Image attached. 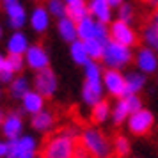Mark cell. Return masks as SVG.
Segmentation results:
<instances>
[{
    "label": "cell",
    "instance_id": "obj_4",
    "mask_svg": "<svg viewBox=\"0 0 158 158\" xmlns=\"http://www.w3.org/2000/svg\"><path fill=\"white\" fill-rule=\"evenodd\" d=\"M155 124V117L151 114L149 110L146 108H140L139 112L130 115V121H128V128L133 135H139V137H144L148 135Z\"/></svg>",
    "mask_w": 158,
    "mask_h": 158
},
{
    "label": "cell",
    "instance_id": "obj_11",
    "mask_svg": "<svg viewBox=\"0 0 158 158\" xmlns=\"http://www.w3.org/2000/svg\"><path fill=\"white\" fill-rule=\"evenodd\" d=\"M82 94H84L85 103H89V105L94 107L96 103H100L101 101V84H100V80H87L85 78Z\"/></svg>",
    "mask_w": 158,
    "mask_h": 158
},
{
    "label": "cell",
    "instance_id": "obj_13",
    "mask_svg": "<svg viewBox=\"0 0 158 158\" xmlns=\"http://www.w3.org/2000/svg\"><path fill=\"white\" fill-rule=\"evenodd\" d=\"M89 13L98 18V22L108 23L110 22V4L108 0H91L89 4Z\"/></svg>",
    "mask_w": 158,
    "mask_h": 158
},
{
    "label": "cell",
    "instance_id": "obj_8",
    "mask_svg": "<svg viewBox=\"0 0 158 158\" xmlns=\"http://www.w3.org/2000/svg\"><path fill=\"white\" fill-rule=\"evenodd\" d=\"M103 80L112 96H115V98L126 96V78H123V75L117 69H107L103 73Z\"/></svg>",
    "mask_w": 158,
    "mask_h": 158
},
{
    "label": "cell",
    "instance_id": "obj_17",
    "mask_svg": "<svg viewBox=\"0 0 158 158\" xmlns=\"http://www.w3.org/2000/svg\"><path fill=\"white\" fill-rule=\"evenodd\" d=\"M20 131H22V117L16 112H11L4 121V133L11 140V139H18Z\"/></svg>",
    "mask_w": 158,
    "mask_h": 158
},
{
    "label": "cell",
    "instance_id": "obj_19",
    "mask_svg": "<svg viewBox=\"0 0 158 158\" xmlns=\"http://www.w3.org/2000/svg\"><path fill=\"white\" fill-rule=\"evenodd\" d=\"M94 29H96V22H93V18H84L82 22L77 23V32H78L80 41H87L94 37Z\"/></svg>",
    "mask_w": 158,
    "mask_h": 158
},
{
    "label": "cell",
    "instance_id": "obj_14",
    "mask_svg": "<svg viewBox=\"0 0 158 158\" xmlns=\"http://www.w3.org/2000/svg\"><path fill=\"white\" fill-rule=\"evenodd\" d=\"M137 64L139 68L146 73H153L158 68V60L156 55L149 50V48H140L139 50V55H137Z\"/></svg>",
    "mask_w": 158,
    "mask_h": 158
},
{
    "label": "cell",
    "instance_id": "obj_12",
    "mask_svg": "<svg viewBox=\"0 0 158 158\" xmlns=\"http://www.w3.org/2000/svg\"><path fill=\"white\" fill-rule=\"evenodd\" d=\"M27 50H29L27 36L20 30L13 32V36L9 37L7 41V52L9 53H16V55H23V53H27Z\"/></svg>",
    "mask_w": 158,
    "mask_h": 158
},
{
    "label": "cell",
    "instance_id": "obj_7",
    "mask_svg": "<svg viewBox=\"0 0 158 158\" xmlns=\"http://www.w3.org/2000/svg\"><path fill=\"white\" fill-rule=\"evenodd\" d=\"M6 15H7V22L15 30H20L27 22V13L25 7L20 4V0H2Z\"/></svg>",
    "mask_w": 158,
    "mask_h": 158
},
{
    "label": "cell",
    "instance_id": "obj_24",
    "mask_svg": "<svg viewBox=\"0 0 158 158\" xmlns=\"http://www.w3.org/2000/svg\"><path fill=\"white\" fill-rule=\"evenodd\" d=\"M36 144L30 137L18 139V158H34Z\"/></svg>",
    "mask_w": 158,
    "mask_h": 158
},
{
    "label": "cell",
    "instance_id": "obj_25",
    "mask_svg": "<svg viewBox=\"0 0 158 158\" xmlns=\"http://www.w3.org/2000/svg\"><path fill=\"white\" fill-rule=\"evenodd\" d=\"M130 153V142L128 139L121 133H115L114 137V156L115 158H124Z\"/></svg>",
    "mask_w": 158,
    "mask_h": 158
},
{
    "label": "cell",
    "instance_id": "obj_37",
    "mask_svg": "<svg viewBox=\"0 0 158 158\" xmlns=\"http://www.w3.org/2000/svg\"><path fill=\"white\" fill-rule=\"evenodd\" d=\"M7 146H9L7 158H18V139H11Z\"/></svg>",
    "mask_w": 158,
    "mask_h": 158
},
{
    "label": "cell",
    "instance_id": "obj_15",
    "mask_svg": "<svg viewBox=\"0 0 158 158\" xmlns=\"http://www.w3.org/2000/svg\"><path fill=\"white\" fill-rule=\"evenodd\" d=\"M89 15H91V13H89V6H87L84 0H77V2H71V4L66 6V16L71 18L75 23L82 22V20L87 18Z\"/></svg>",
    "mask_w": 158,
    "mask_h": 158
},
{
    "label": "cell",
    "instance_id": "obj_35",
    "mask_svg": "<svg viewBox=\"0 0 158 158\" xmlns=\"http://www.w3.org/2000/svg\"><path fill=\"white\" fill-rule=\"evenodd\" d=\"M119 20L124 23L133 20V7L130 4H121V7H119Z\"/></svg>",
    "mask_w": 158,
    "mask_h": 158
},
{
    "label": "cell",
    "instance_id": "obj_9",
    "mask_svg": "<svg viewBox=\"0 0 158 158\" xmlns=\"http://www.w3.org/2000/svg\"><path fill=\"white\" fill-rule=\"evenodd\" d=\"M25 62L32 69L41 71L44 68H48V53L44 52L41 44H32V46H29V50L25 53Z\"/></svg>",
    "mask_w": 158,
    "mask_h": 158
},
{
    "label": "cell",
    "instance_id": "obj_41",
    "mask_svg": "<svg viewBox=\"0 0 158 158\" xmlns=\"http://www.w3.org/2000/svg\"><path fill=\"white\" fill-rule=\"evenodd\" d=\"M4 66H6V57H4V55L0 53V71L4 69Z\"/></svg>",
    "mask_w": 158,
    "mask_h": 158
},
{
    "label": "cell",
    "instance_id": "obj_22",
    "mask_svg": "<svg viewBox=\"0 0 158 158\" xmlns=\"http://www.w3.org/2000/svg\"><path fill=\"white\" fill-rule=\"evenodd\" d=\"M108 112H110V105H108L107 100H101L100 103H96L93 107V112H91V121L96 123V124H100L107 119Z\"/></svg>",
    "mask_w": 158,
    "mask_h": 158
},
{
    "label": "cell",
    "instance_id": "obj_30",
    "mask_svg": "<svg viewBox=\"0 0 158 158\" xmlns=\"http://www.w3.org/2000/svg\"><path fill=\"white\" fill-rule=\"evenodd\" d=\"M66 6L68 4H64L62 0H48V13H50L52 16H55V18H66Z\"/></svg>",
    "mask_w": 158,
    "mask_h": 158
},
{
    "label": "cell",
    "instance_id": "obj_33",
    "mask_svg": "<svg viewBox=\"0 0 158 158\" xmlns=\"http://www.w3.org/2000/svg\"><path fill=\"white\" fill-rule=\"evenodd\" d=\"M73 158H91L85 144L82 140V137H77L75 139V153H73Z\"/></svg>",
    "mask_w": 158,
    "mask_h": 158
},
{
    "label": "cell",
    "instance_id": "obj_40",
    "mask_svg": "<svg viewBox=\"0 0 158 158\" xmlns=\"http://www.w3.org/2000/svg\"><path fill=\"white\" fill-rule=\"evenodd\" d=\"M7 151H9L7 144H2V142H0V156H7Z\"/></svg>",
    "mask_w": 158,
    "mask_h": 158
},
{
    "label": "cell",
    "instance_id": "obj_36",
    "mask_svg": "<svg viewBox=\"0 0 158 158\" xmlns=\"http://www.w3.org/2000/svg\"><path fill=\"white\" fill-rule=\"evenodd\" d=\"M124 100L128 101V107H130V112H131V114H135V112H139V110L142 108L140 98H139L137 94H130V96H126ZM131 114H130V115H131Z\"/></svg>",
    "mask_w": 158,
    "mask_h": 158
},
{
    "label": "cell",
    "instance_id": "obj_44",
    "mask_svg": "<svg viewBox=\"0 0 158 158\" xmlns=\"http://www.w3.org/2000/svg\"><path fill=\"white\" fill-rule=\"evenodd\" d=\"M4 121H6V119H4V114H2V110H0V124H2Z\"/></svg>",
    "mask_w": 158,
    "mask_h": 158
},
{
    "label": "cell",
    "instance_id": "obj_2",
    "mask_svg": "<svg viewBox=\"0 0 158 158\" xmlns=\"http://www.w3.org/2000/svg\"><path fill=\"white\" fill-rule=\"evenodd\" d=\"M80 137L85 144L91 158H115L112 155L114 153L112 146H110V142H108V139L105 137L103 131L96 128H85Z\"/></svg>",
    "mask_w": 158,
    "mask_h": 158
},
{
    "label": "cell",
    "instance_id": "obj_42",
    "mask_svg": "<svg viewBox=\"0 0 158 158\" xmlns=\"http://www.w3.org/2000/svg\"><path fill=\"white\" fill-rule=\"evenodd\" d=\"M140 2H146V4H151V6H156L158 7V0H140Z\"/></svg>",
    "mask_w": 158,
    "mask_h": 158
},
{
    "label": "cell",
    "instance_id": "obj_5",
    "mask_svg": "<svg viewBox=\"0 0 158 158\" xmlns=\"http://www.w3.org/2000/svg\"><path fill=\"white\" fill-rule=\"evenodd\" d=\"M34 87H36V91L43 98H50L52 94L55 93V89H57V77H55V73L52 71L50 68H44L41 71H37L36 78H34Z\"/></svg>",
    "mask_w": 158,
    "mask_h": 158
},
{
    "label": "cell",
    "instance_id": "obj_43",
    "mask_svg": "<svg viewBox=\"0 0 158 158\" xmlns=\"http://www.w3.org/2000/svg\"><path fill=\"white\" fill-rule=\"evenodd\" d=\"M121 2H123V0H108V4H110V6H121Z\"/></svg>",
    "mask_w": 158,
    "mask_h": 158
},
{
    "label": "cell",
    "instance_id": "obj_23",
    "mask_svg": "<svg viewBox=\"0 0 158 158\" xmlns=\"http://www.w3.org/2000/svg\"><path fill=\"white\" fill-rule=\"evenodd\" d=\"M85 44V50H87V55L89 59H93V60H98V59H103V52H105V44L100 43L98 39H87L84 41Z\"/></svg>",
    "mask_w": 158,
    "mask_h": 158
},
{
    "label": "cell",
    "instance_id": "obj_10",
    "mask_svg": "<svg viewBox=\"0 0 158 158\" xmlns=\"http://www.w3.org/2000/svg\"><path fill=\"white\" fill-rule=\"evenodd\" d=\"M48 25H50V13H48V9L41 7V6L34 7V11L30 13V27L36 32L43 34L44 30L48 29Z\"/></svg>",
    "mask_w": 158,
    "mask_h": 158
},
{
    "label": "cell",
    "instance_id": "obj_31",
    "mask_svg": "<svg viewBox=\"0 0 158 158\" xmlns=\"http://www.w3.org/2000/svg\"><path fill=\"white\" fill-rule=\"evenodd\" d=\"M144 37H146V41L149 43V46H153L155 50L158 52V29L155 25H144Z\"/></svg>",
    "mask_w": 158,
    "mask_h": 158
},
{
    "label": "cell",
    "instance_id": "obj_16",
    "mask_svg": "<svg viewBox=\"0 0 158 158\" xmlns=\"http://www.w3.org/2000/svg\"><path fill=\"white\" fill-rule=\"evenodd\" d=\"M57 29H59V34H60V37L64 39V41H69V43H73V41H77V37H78V32H77V23L73 22L71 18H60L57 23Z\"/></svg>",
    "mask_w": 158,
    "mask_h": 158
},
{
    "label": "cell",
    "instance_id": "obj_18",
    "mask_svg": "<svg viewBox=\"0 0 158 158\" xmlns=\"http://www.w3.org/2000/svg\"><path fill=\"white\" fill-rule=\"evenodd\" d=\"M22 100H23V108L30 114H37V112L43 110V96L37 91H29Z\"/></svg>",
    "mask_w": 158,
    "mask_h": 158
},
{
    "label": "cell",
    "instance_id": "obj_28",
    "mask_svg": "<svg viewBox=\"0 0 158 158\" xmlns=\"http://www.w3.org/2000/svg\"><path fill=\"white\" fill-rule=\"evenodd\" d=\"M23 64H25V59L23 55H16V53H9L7 57H6V69L13 73H20L23 69Z\"/></svg>",
    "mask_w": 158,
    "mask_h": 158
},
{
    "label": "cell",
    "instance_id": "obj_47",
    "mask_svg": "<svg viewBox=\"0 0 158 158\" xmlns=\"http://www.w3.org/2000/svg\"><path fill=\"white\" fill-rule=\"evenodd\" d=\"M0 94H2V91H0Z\"/></svg>",
    "mask_w": 158,
    "mask_h": 158
},
{
    "label": "cell",
    "instance_id": "obj_32",
    "mask_svg": "<svg viewBox=\"0 0 158 158\" xmlns=\"http://www.w3.org/2000/svg\"><path fill=\"white\" fill-rule=\"evenodd\" d=\"M94 39H98L100 43L107 44L110 41V32L107 30V25L101 22H96V29H94Z\"/></svg>",
    "mask_w": 158,
    "mask_h": 158
},
{
    "label": "cell",
    "instance_id": "obj_39",
    "mask_svg": "<svg viewBox=\"0 0 158 158\" xmlns=\"http://www.w3.org/2000/svg\"><path fill=\"white\" fill-rule=\"evenodd\" d=\"M151 25H155V27H156L158 29V7L155 9V11H153V15H151Z\"/></svg>",
    "mask_w": 158,
    "mask_h": 158
},
{
    "label": "cell",
    "instance_id": "obj_3",
    "mask_svg": "<svg viewBox=\"0 0 158 158\" xmlns=\"http://www.w3.org/2000/svg\"><path fill=\"white\" fill-rule=\"evenodd\" d=\"M103 60L105 64L110 66L112 69L114 68H121V66L128 64L131 60V53H130L128 46H123V44L115 43V41H108L105 44V52H103Z\"/></svg>",
    "mask_w": 158,
    "mask_h": 158
},
{
    "label": "cell",
    "instance_id": "obj_20",
    "mask_svg": "<svg viewBox=\"0 0 158 158\" xmlns=\"http://www.w3.org/2000/svg\"><path fill=\"white\" fill-rule=\"evenodd\" d=\"M71 57H73V60H75L77 64H84L85 66L87 62H89V55H87V50H85L84 41L77 39V41H73L71 43Z\"/></svg>",
    "mask_w": 158,
    "mask_h": 158
},
{
    "label": "cell",
    "instance_id": "obj_34",
    "mask_svg": "<svg viewBox=\"0 0 158 158\" xmlns=\"http://www.w3.org/2000/svg\"><path fill=\"white\" fill-rule=\"evenodd\" d=\"M85 78L87 80H100V66L94 60H89L85 64Z\"/></svg>",
    "mask_w": 158,
    "mask_h": 158
},
{
    "label": "cell",
    "instance_id": "obj_26",
    "mask_svg": "<svg viewBox=\"0 0 158 158\" xmlns=\"http://www.w3.org/2000/svg\"><path fill=\"white\" fill-rule=\"evenodd\" d=\"M144 85V77L139 73H131L126 77V96L130 94H137V91H140ZM124 96V98H126Z\"/></svg>",
    "mask_w": 158,
    "mask_h": 158
},
{
    "label": "cell",
    "instance_id": "obj_46",
    "mask_svg": "<svg viewBox=\"0 0 158 158\" xmlns=\"http://www.w3.org/2000/svg\"><path fill=\"white\" fill-rule=\"evenodd\" d=\"M2 34H4V32H2V25H0V39H2Z\"/></svg>",
    "mask_w": 158,
    "mask_h": 158
},
{
    "label": "cell",
    "instance_id": "obj_45",
    "mask_svg": "<svg viewBox=\"0 0 158 158\" xmlns=\"http://www.w3.org/2000/svg\"><path fill=\"white\" fill-rule=\"evenodd\" d=\"M66 4H71V2H77V0H64Z\"/></svg>",
    "mask_w": 158,
    "mask_h": 158
},
{
    "label": "cell",
    "instance_id": "obj_29",
    "mask_svg": "<svg viewBox=\"0 0 158 158\" xmlns=\"http://www.w3.org/2000/svg\"><path fill=\"white\" fill-rule=\"evenodd\" d=\"M128 114H131V112H130V107H128V101L124 100V98H121L119 103L115 105V110H114V123L115 124H121V123L126 119Z\"/></svg>",
    "mask_w": 158,
    "mask_h": 158
},
{
    "label": "cell",
    "instance_id": "obj_21",
    "mask_svg": "<svg viewBox=\"0 0 158 158\" xmlns=\"http://www.w3.org/2000/svg\"><path fill=\"white\" fill-rule=\"evenodd\" d=\"M53 121H55V117H53V114H50V112H44V110H41V112H37V114H34V117H32V126L36 130H48L53 124Z\"/></svg>",
    "mask_w": 158,
    "mask_h": 158
},
{
    "label": "cell",
    "instance_id": "obj_1",
    "mask_svg": "<svg viewBox=\"0 0 158 158\" xmlns=\"http://www.w3.org/2000/svg\"><path fill=\"white\" fill-rule=\"evenodd\" d=\"M75 139L77 137L68 135L62 130L46 135V139L43 140V146H41L39 158H73Z\"/></svg>",
    "mask_w": 158,
    "mask_h": 158
},
{
    "label": "cell",
    "instance_id": "obj_27",
    "mask_svg": "<svg viewBox=\"0 0 158 158\" xmlns=\"http://www.w3.org/2000/svg\"><path fill=\"white\" fill-rule=\"evenodd\" d=\"M9 91H11V96L13 98H23L25 94L29 93V82L23 78V77H18V78H15L11 82Z\"/></svg>",
    "mask_w": 158,
    "mask_h": 158
},
{
    "label": "cell",
    "instance_id": "obj_38",
    "mask_svg": "<svg viewBox=\"0 0 158 158\" xmlns=\"http://www.w3.org/2000/svg\"><path fill=\"white\" fill-rule=\"evenodd\" d=\"M13 80H15V73L13 71H9V69H6V68L0 71V82H9V84H11Z\"/></svg>",
    "mask_w": 158,
    "mask_h": 158
},
{
    "label": "cell",
    "instance_id": "obj_6",
    "mask_svg": "<svg viewBox=\"0 0 158 158\" xmlns=\"http://www.w3.org/2000/svg\"><path fill=\"white\" fill-rule=\"evenodd\" d=\"M110 39L115 41V43L123 44V46H133V44H139L137 34L128 27V23L121 22V20H117V22L112 23V27H110Z\"/></svg>",
    "mask_w": 158,
    "mask_h": 158
}]
</instances>
